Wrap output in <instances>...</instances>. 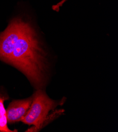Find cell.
<instances>
[{"mask_svg": "<svg viewBox=\"0 0 118 132\" xmlns=\"http://www.w3.org/2000/svg\"><path fill=\"white\" fill-rule=\"evenodd\" d=\"M45 56L37 34L27 22L6 63L21 72L38 89L45 82Z\"/></svg>", "mask_w": 118, "mask_h": 132, "instance_id": "cell-1", "label": "cell"}, {"mask_svg": "<svg viewBox=\"0 0 118 132\" xmlns=\"http://www.w3.org/2000/svg\"><path fill=\"white\" fill-rule=\"evenodd\" d=\"M59 104V102L50 98L41 89H38L33 95L32 102L27 114L21 120L25 124L34 126L25 131H38L42 128L49 112Z\"/></svg>", "mask_w": 118, "mask_h": 132, "instance_id": "cell-2", "label": "cell"}, {"mask_svg": "<svg viewBox=\"0 0 118 132\" xmlns=\"http://www.w3.org/2000/svg\"><path fill=\"white\" fill-rule=\"evenodd\" d=\"M27 23L21 18H15L0 33V60L6 63Z\"/></svg>", "mask_w": 118, "mask_h": 132, "instance_id": "cell-3", "label": "cell"}, {"mask_svg": "<svg viewBox=\"0 0 118 132\" xmlns=\"http://www.w3.org/2000/svg\"><path fill=\"white\" fill-rule=\"evenodd\" d=\"M33 100V95L29 98L12 101L6 110L7 122L11 124L20 122L27 114Z\"/></svg>", "mask_w": 118, "mask_h": 132, "instance_id": "cell-4", "label": "cell"}, {"mask_svg": "<svg viewBox=\"0 0 118 132\" xmlns=\"http://www.w3.org/2000/svg\"><path fill=\"white\" fill-rule=\"evenodd\" d=\"M8 98L5 97H0V131L15 132L17 130H11L8 127L6 110L4 106V102Z\"/></svg>", "mask_w": 118, "mask_h": 132, "instance_id": "cell-5", "label": "cell"}]
</instances>
